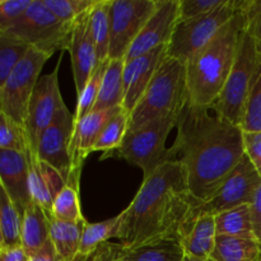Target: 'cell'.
Masks as SVG:
<instances>
[{
    "mask_svg": "<svg viewBox=\"0 0 261 261\" xmlns=\"http://www.w3.org/2000/svg\"><path fill=\"white\" fill-rule=\"evenodd\" d=\"M177 137L172 145L175 161L182 165L189 190L206 201L245 155L244 132L213 107L188 102L177 116Z\"/></svg>",
    "mask_w": 261,
    "mask_h": 261,
    "instance_id": "cell-1",
    "label": "cell"
},
{
    "mask_svg": "<svg viewBox=\"0 0 261 261\" xmlns=\"http://www.w3.org/2000/svg\"><path fill=\"white\" fill-rule=\"evenodd\" d=\"M199 203L189 190L182 165L165 163L143 180L135 198L120 213L116 239L126 250L163 239L180 240Z\"/></svg>",
    "mask_w": 261,
    "mask_h": 261,
    "instance_id": "cell-2",
    "label": "cell"
},
{
    "mask_svg": "<svg viewBox=\"0 0 261 261\" xmlns=\"http://www.w3.org/2000/svg\"><path fill=\"white\" fill-rule=\"evenodd\" d=\"M245 32L246 18L239 13L186 63L189 103L213 107L233 68Z\"/></svg>",
    "mask_w": 261,
    "mask_h": 261,
    "instance_id": "cell-3",
    "label": "cell"
},
{
    "mask_svg": "<svg viewBox=\"0 0 261 261\" xmlns=\"http://www.w3.org/2000/svg\"><path fill=\"white\" fill-rule=\"evenodd\" d=\"M188 102L186 64L167 55L143 98L130 114L129 132L161 117L180 114Z\"/></svg>",
    "mask_w": 261,
    "mask_h": 261,
    "instance_id": "cell-4",
    "label": "cell"
},
{
    "mask_svg": "<svg viewBox=\"0 0 261 261\" xmlns=\"http://www.w3.org/2000/svg\"><path fill=\"white\" fill-rule=\"evenodd\" d=\"M177 115H168L150 121L135 132H127L121 147L102 158L117 157L143 171L144 178L157 168L175 161L172 148H166V140L171 130L177 124Z\"/></svg>",
    "mask_w": 261,
    "mask_h": 261,
    "instance_id": "cell-5",
    "label": "cell"
},
{
    "mask_svg": "<svg viewBox=\"0 0 261 261\" xmlns=\"http://www.w3.org/2000/svg\"><path fill=\"white\" fill-rule=\"evenodd\" d=\"M71 27L73 23L69 24L58 19L42 0H33L24 14L9 27L0 31V35L53 55L56 51L64 53L68 50Z\"/></svg>",
    "mask_w": 261,
    "mask_h": 261,
    "instance_id": "cell-6",
    "label": "cell"
},
{
    "mask_svg": "<svg viewBox=\"0 0 261 261\" xmlns=\"http://www.w3.org/2000/svg\"><path fill=\"white\" fill-rule=\"evenodd\" d=\"M260 63L261 55L257 50L256 41L245 32L233 68L224 84L223 91L213 105V109L221 116L240 127L247 97Z\"/></svg>",
    "mask_w": 261,
    "mask_h": 261,
    "instance_id": "cell-7",
    "label": "cell"
},
{
    "mask_svg": "<svg viewBox=\"0 0 261 261\" xmlns=\"http://www.w3.org/2000/svg\"><path fill=\"white\" fill-rule=\"evenodd\" d=\"M239 13L241 0H227L223 7L208 14L180 22L168 43L167 55L186 64Z\"/></svg>",
    "mask_w": 261,
    "mask_h": 261,
    "instance_id": "cell-8",
    "label": "cell"
},
{
    "mask_svg": "<svg viewBox=\"0 0 261 261\" xmlns=\"http://www.w3.org/2000/svg\"><path fill=\"white\" fill-rule=\"evenodd\" d=\"M51 55L31 47L0 86V112L24 127L31 97L40 79L41 70Z\"/></svg>",
    "mask_w": 261,
    "mask_h": 261,
    "instance_id": "cell-9",
    "label": "cell"
},
{
    "mask_svg": "<svg viewBox=\"0 0 261 261\" xmlns=\"http://www.w3.org/2000/svg\"><path fill=\"white\" fill-rule=\"evenodd\" d=\"M157 4L158 0H111L109 59L125 60Z\"/></svg>",
    "mask_w": 261,
    "mask_h": 261,
    "instance_id": "cell-10",
    "label": "cell"
},
{
    "mask_svg": "<svg viewBox=\"0 0 261 261\" xmlns=\"http://www.w3.org/2000/svg\"><path fill=\"white\" fill-rule=\"evenodd\" d=\"M260 185L261 176L250 158L245 154L218 190L206 201L196 204L193 217L198 214L217 216L236 206L251 204Z\"/></svg>",
    "mask_w": 261,
    "mask_h": 261,
    "instance_id": "cell-11",
    "label": "cell"
},
{
    "mask_svg": "<svg viewBox=\"0 0 261 261\" xmlns=\"http://www.w3.org/2000/svg\"><path fill=\"white\" fill-rule=\"evenodd\" d=\"M61 59L63 53L54 71L40 76L28 106L24 130L30 143V152L35 155L43 132L50 126L61 107L65 106L59 88V68Z\"/></svg>",
    "mask_w": 261,
    "mask_h": 261,
    "instance_id": "cell-12",
    "label": "cell"
},
{
    "mask_svg": "<svg viewBox=\"0 0 261 261\" xmlns=\"http://www.w3.org/2000/svg\"><path fill=\"white\" fill-rule=\"evenodd\" d=\"M75 119L68 107H61L50 126L43 132L37 147L36 157L41 162L55 168L68 182L71 172L70 144L73 139Z\"/></svg>",
    "mask_w": 261,
    "mask_h": 261,
    "instance_id": "cell-13",
    "label": "cell"
},
{
    "mask_svg": "<svg viewBox=\"0 0 261 261\" xmlns=\"http://www.w3.org/2000/svg\"><path fill=\"white\" fill-rule=\"evenodd\" d=\"M180 23V0H158L157 8L125 56V63L168 45Z\"/></svg>",
    "mask_w": 261,
    "mask_h": 261,
    "instance_id": "cell-14",
    "label": "cell"
},
{
    "mask_svg": "<svg viewBox=\"0 0 261 261\" xmlns=\"http://www.w3.org/2000/svg\"><path fill=\"white\" fill-rule=\"evenodd\" d=\"M121 107L122 106L115 107V109L106 110V111H91L87 116L75 122L70 144L71 172L66 185L73 186L79 190V181H81L84 161L93 152L94 145H96L103 127Z\"/></svg>",
    "mask_w": 261,
    "mask_h": 261,
    "instance_id": "cell-15",
    "label": "cell"
},
{
    "mask_svg": "<svg viewBox=\"0 0 261 261\" xmlns=\"http://www.w3.org/2000/svg\"><path fill=\"white\" fill-rule=\"evenodd\" d=\"M168 45L154 48L150 53L126 61L124 66V102L122 107L129 114L137 107L144 96L158 68L167 58Z\"/></svg>",
    "mask_w": 261,
    "mask_h": 261,
    "instance_id": "cell-16",
    "label": "cell"
},
{
    "mask_svg": "<svg viewBox=\"0 0 261 261\" xmlns=\"http://www.w3.org/2000/svg\"><path fill=\"white\" fill-rule=\"evenodd\" d=\"M89 13H91V9L84 12L73 22L70 41L68 46L78 96L83 92L92 73L98 65L96 43L92 37L91 25H89Z\"/></svg>",
    "mask_w": 261,
    "mask_h": 261,
    "instance_id": "cell-17",
    "label": "cell"
},
{
    "mask_svg": "<svg viewBox=\"0 0 261 261\" xmlns=\"http://www.w3.org/2000/svg\"><path fill=\"white\" fill-rule=\"evenodd\" d=\"M0 185L20 216L33 203L30 193L27 157L14 150L0 149Z\"/></svg>",
    "mask_w": 261,
    "mask_h": 261,
    "instance_id": "cell-18",
    "label": "cell"
},
{
    "mask_svg": "<svg viewBox=\"0 0 261 261\" xmlns=\"http://www.w3.org/2000/svg\"><path fill=\"white\" fill-rule=\"evenodd\" d=\"M217 239L216 219L209 214L194 216L185 227L180 242L185 255L198 259H211Z\"/></svg>",
    "mask_w": 261,
    "mask_h": 261,
    "instance_id": "cell-19",
    "label": "cell"
},
{
    "mask_svg": "<svg viewBox=\"0 0 261 261\" xmlns=\"http://www.w3.org/2000/svg\"><path fill=\"white\" fill-rule=\"evenodd\" d=\"M47 216L50 240L55 247L59 260L74 261L78 257L82 234L84 226L88 222L86 219L81 222H64L54 218L51 213H47Z\"/></svg>",
    "mask_w": 261,
    "mask_h": 261,
    "instance_id": "cell-20",
    "label": "cell"
},
{
    "mask_svg": "<svg viewBox=\"0 0 261 261\" xmlns=\"http://www.w3.org/2000/svg\"><path fill=\"white\" fill-rule=\"evenodd\" d=\"M50 240L48 216L41 206L32 203L22 218V247L27 256L40 251Z\"/></svg>",
    "mask_w": 261,
    "mask_h": 261,
    "instance_id": "cell-21",
    "label": "cell"
},
{
    "mask_svg": "<svg viewBox=\"0 0 261 261\" xmlns=\"http://www.w3.org/2000/svg\"><path fill=\"white\" fill-rule=\"evenodd\" d=\"M211 259L213 261H259L261 247L257 239L217 236Z\"/></svg>",
    "mask_w": 261,
    "mask_h": 261,
    "instance_id": "cell-22",
    "label": "cell"
},
{
    "mask_svg": "<svg viewBox=\"0 0 261 261\" xmlns=\"http://www.w3.org/2000/svg\"><path fill=\"white\" fill-rule=\"evenodd\" d=\"M125 60H111L105 73L99 89L98 98L92 111H106L122 106L124 102V75Z\"/></svg>",
    "mask_w": 261,
    "mask_h": 261,
    "instance_id": "cell-23",
    "label": "cell"
},
{
    "mask_svg": "<svg viewBox=\"0 0 261 261\" xmlns=\"http://www.w3.org/2000/svg\"><path fill=\"white\" fill-rule=\"evenodd\" d=\"M217 236H233L244 239H256L252 226L251 205L236 206L233 209L214 216Z\"/></svg>",
    "mask_w": 261,
    "mask_h": 261,
    "instance_id": "cell-24",
    "label": "cell"
},
{
    "mask_svg": "<svg viewBox=\"0 0 261 261\" xmlns=\"http://www.w3.org/2000/svg\"><path fill=\"white\" fill-rule=\"evenodd\" d=\"M125 256L126 261H184L185 251L180 240L163 239L134 249H125Z\"/></svg>",
    "mask_w": 261,
    "mask_h": 261,
    "instance_id": "cell-25",
    "label": "cell"
},
{
    "mask_svg": "<svg viewBox=\"0 0 261 261\" xmlns=\"http://www.w3.org/2000/svg\"><path fill=\"white\" fill-rule=\"evenodd\" d=\"M22 218L8 194L0 191V250L22 246Z\"/></svg>",
    "mask_w": 261,
    "mask_h": 261,
    "instance_id": "cell-26",
    "label": "cell"
},
{
    "mask_svg": "<svg viewBox=\"0 0 261 261\" xmlns=\"http://www.w3.org/2000/svg\"><path fill=\"white\" fill-rule=\"evenodd\" d=\"M110 7L111 0H96L89 13V25L96 43L98 63L109 59L110 50Z\"/></svg>",
    "mask_w": 261,
    "mask_h": 261,
    "instance_id": "cell-27",
    "label": "cell"
},
{
    "mask_svg": "<svg viewBox=\"0 0 261 261\" xmlns=\"http://www.w3.org/2000/svg\"><path fill=\"white\" fill-rule=\"evenodd\" d=\"M120 214L114 218L106 221L97 222V223H87L84 226L82 234L81 247H79L78 256L88 257L98 249L101 245L109 242L110 239H116L117 229H119Z\"/></svg>",
    "mask_w": 261,
    "mask_h": 261,
    "instance_id": "cell-28",
    "label": "cell"
},
{
    "mask_svg": "<svg viewBox=\"0 0 261 261\" xmlns=\"http://www.w3.org/2000/svg\"><path fill=\"white\" fill-rule=\"evenodd\" d=\"M129 120L130 114L121 107L103 127L94 145L93 152H105V154H110L119 149L125 135L129 132Z\"/></svg>",
    "mask_w": 261,
    "mask_h": 261,
    "instance_id": "cell-29",
    "label": "cell"
},
{
    "mask_svg": "<svg viewBox=\"0 0 261 261\" xmlns=\"http://www.w3.org/2000/svg\"><path fill=\"white\" fill-rule=\"evenodd\" d=\"M28 173H30V193L32 201L43 209L46 213L53 211L54 198L40 166V160L32 153H28Z\"/></svg>",
    "mask_w": 261,
    "mask_h": 261,
    "instance_id": "cell-30",
    "label": "cell"
},
{
    "mask_svg": "<svg viewBox=\"0 0 261 261\" xmlns=\"http://www.w3.org/2000/svg\"><path fill=\"white\" fill-rule=\"evenodd\" d=\"M109 63L110 59L102 61V63H98V65L96 66L94 71L92 73L88 83L84 87L83 92L78 96V103H76V110L75 114H74L75 122L83 119L84 116H87L93 110L97 98H98L99 89H101L102 81H103V76L105 73H106L107 66H109Z\"/></svg>",
    "mask_w": 261,
    "mask_h": 261,
    "instance_id": "cell-31",
    "label": "cell"
},
{
    "mask_svg": "<svg viewBox=\"0 0 261 261\" xmlns=\"http://www.w3.org/2000/svg\"><path fill=\"white\" fill-rule=\"evenodd\" d=\"M51 216L64 222L84 221V217L81 211V204H79L78 189L66 185L54 199Z\"/></svg>",
    "mask_w": 261,
    "mask_h": 261,
    "instance_id": "cell-32",
    "label": "cell"
},
{
    "mask_svg": "<svg viewBox=\"0 0 261 261\" xmlns=\"http://www.w3.org/2000/svg\"><path fill=\"white\" fill-rule=\"evenodd\" d=\"M0 149L14 150L24 155L30 153V143L24 127L3 112H0Z\"/></svg>",
    "mask_w": 261,
    "mask_h": 261,
    "instance_id": "cell-33",
    "label": "cell"
},
{
    "mask_svg": "<svg viewBox=\"0 0 261 261\" xmlns=\"http://www.w3.org/2000/svg\"><path fill=\"white\" fill-rule=\"evenodd\" d=\"M241 129L244 133H261V63L247 97Z\"/></svg>",
    "mask_w": 261,
    "mask_h": 261,
    "instance_id": "cell-34",
    "label": "cell"
},
{
    "mask_svg": "<svg viewBox=\"0 0 261 261\" xmlns=\"http://www.w3.org/2000/svg\"><path fill=\"white\" fill-rule=\"evenodd\" d=\"M30 48V46L20 41L0 35V86L7 81Z\"/></svg>",
    "mask_w": 261,
    "mask_h": 261,
    "instance_id": "cell-35",
    "label": "cell"
},
{
    "mask_svg": "<svg viewBox=\"0 0 261 261\" xmlns=\"http://www.w3.org/2000/svg\"><path fill=\"white\" fill-rule=\"evenodd\" d=\"M47 9L64 23H71L91 9L96 0H42Z\"/></svg>",
    "mask_w": 261,
    "mask_h": 261,
    "instance_id": "cell-36",
    "label": "cell"
},
{
    "mask_svg": "<svg viewBox=\"0 0 261 261\" xmlns=\"http://www.w3.org/2000/svg\"><path fill=\"white\" fill-rule=\"evenodd\" d=\"M226 3L227 0H180V22L208 14Z\"/></svg>",
    "mask_w": 261,
    "mask_h": 261,
    "instance_id": "cell-37",
    "label": "cell"
},
{
    "mask_svg": "<svg viewBox=\"0 0 261 261\" xmlns=\"http://www.w3.org/2000/svg\"><path fill=\"white\" fill-rule=\"evenodd\" d=\"M241 13L246 18V33L261 42V0H241Z\"/></svg>",
    "mask_w": 261,
    "mask_h": 261,
    "instance_id": "cell-38",
    "label": "cell"
},
{
    "mask_svg": "<svg viewBox=\"0 0 261 261\" xmlns=\"http://www.w3.org/2000/svg\"><path fill=\"white\" fill-rule=\"evenodd\" d=\"M33 0H0V31L19 19Z\"/></svg>",
    "mask_w": 261,
    "mask_h": 261,
    "instance_id": "cell-39",
    "label": "cell"
},
{
    "mask_svg": "<svg viewBox=\"0 0 261 261\" xmlns=\"http://www.w3.org/2000/svg\"><path fill=\"white\" fill-rule=\"evenodd\" d=\"M84 261H126L125 249L120 244L106 242Z\"/></svg>",
    "mask_w": 261,
    "mask_h": 261,
    "instance_id": "cell-40",
    "label": "cell"
},
{
    "mask_svg": "<svg viewBox=\"0 0 261 261\" xmlns=\"http://www.w3.org/2000/svg\"><path fill=\"white\" fill-rule=\"evenodd\" d=\"M245 154L261 176V133H244Z\"/></svg>",
    "mask_w": 261,
    "mask_h": 261,
    "instance_id": "cell-41",
    "label": "cell"
},
{
    "mask_svg": "<svg viewBox=\"0 0 261 261\" xmlns=\"http://www.w3.org/2000/svg\"><path fill=\"white\" fill-rule=\"evenodd\" d=\"M251 205V217L252 226H254L255 236L257 240L261 239V185L257 189L256 194L254 196V200L250 204Z\"/></svg>",
    "mask_w": 261,
    "mask_h": 261,
    "instance_id": "cell-42",
    "label": "cell"
},
{
    "mask_svg": "<svg viewBox=\"0 0 261 261\" xmlns=\"http://www.w3.org/2000/svg\"><path fill=\"white\" fill-rule=\"evenodd\" d=\"M27 261H60L59 260L58 254H56V250L54 247V244L51 242V240H48L47 244L37 251L36 254L28 256Z\"/></svg>",
    "mask_w": 261,
    "mask_h": 261,
    "instance_id": "cell-43",
    "label": "cell"
},
{
    "mask_svg": "<svg viewBox=\"0 0 261 261\" xmlns=\"http://www.w3.org/2000/svg\"><path fill=\"white\" fill-rule=\"evenodd\" d=\"M28 256L24 249L20 247H13V249L0 250V261H27Z\"/></svg>",
    "mask_w": 261,
    "mask_h": 261,
    "instance_id": "cell-44",
    "label": "cell"
},
{
    "mask_svg": "<svg viewBox=\"0 0 261 261\" xmlns=\"http://www.w3.org/2000/svg\"><path fill=\"white\" fill-rule=\"evenodd\" d=\"M184 261H213V260L212 259H198V257H193V256H188V255H185Z\"/></svg>",
    "mask_w": 261,
    "mask_h": 261,
    "instance_id": "cell-45",
    "label": "cell"
},
{
    "mask_svg": "<svg viewBox=\"0 0 261 261\" xmlns=\"http://www.w3.org/2000/svg\"><path fill=\"white\" fill-rule=\"evenodd\" d=\"M257 43V50H259L260 55H261V42H256Z\"/></svg>",
    "mask_w": 261,
    "mask_h": 261,
    "instance_id": "cell-46",
    "label": "cell"
},
{
    "mask_svg": "<svg viewBox=\"0 0 261 261\" xmlns=\"http://www.w3.org/2000/svg\"><path fill=\"white\" fill-rule=\"evenodd\" d=\"M84 259H86V257H81V256H78V257H76V259L74 260V261H84Z\"/></svg>",
    "mask_w": 261,
    "mask_h": 261,
    "instance_id": "cell-47",
    "label": "cell"
},
{
    "mask_svg": "<svg viewBox=\"0 0 261 261\" xmlns=\"http://www.w3.org/2000/svg\"><path fill=\"white\" fill-rule=\"evenodd\" d=\"M259 242H260V247H261V239L259 240Z\"/></svg>",
    "mask_w": 261,
    "mask_h": 261,
    "instance_id": "cell-48",
    "label": "cell"
},
{
    "mask_svg": "<svg viewBox=\"0 0 261 261\" xmlns=\"http://www.w3.org/2000/svg\"><path fill=\"white\" fill-rule=\"evenodd\" d=\"M259 261H261V260H259Z\"/></svg>",
    "mask_w": 261,
    "mask_h": 261,
    "instance_id": "cell-49",
    "label": "cell"
}]
</instances>
